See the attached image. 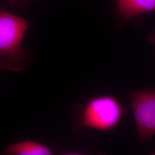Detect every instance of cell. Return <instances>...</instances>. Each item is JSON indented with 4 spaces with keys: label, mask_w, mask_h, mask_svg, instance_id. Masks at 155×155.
I'll return each instance as SVG.
<instances>
[{
    "label": "cell",
    "mask_w": 155,
    "mask_h": 155,
    "mask_svg": "<svg viewBox=\"0 0 155 155\" xmlns=\"http://www.w3.org/2000/svg\"><path fill=\"white\" fill-rule=\"evenodd\" d=\"M8 155H51L54 152L48 146L39 141L26 140L11 144L6 147Z\"/></svg>",
    "instance_id": "5"
},
{
    "label": "cell",
    "mask_w": 155,
    "mask_h": 155,
    "mask_svg": "<svg viewBox=\"0 0 155 155\" xmlns=\"http://www.w3.org/2000/svg\"><path fill=\"white\" fill-rule=\"evenodd\" d=\"M125 111L124 107L116 97L110 94L95 95L74 107L72 129L78 133L87 129L111 132L119 126Z\"/></svg>",
    "instance_id": "1"
},
{
    "label": "cell",
    "mask_w": 155,
    "mask_h": 155,
    "mask_svg": "<svg viewBox=\"0 0 155 155\" xmlns=\"http://www.w3.org/2000/svg\"><path fill=\"white\" fill-rule=\"evenodd\" d=\"M28 22L24 18L0 9V68L21 72L32 61L31 51L24 45Z\"/></svg>",
    "instance_id": "2"
},
{
    "label": "cell",
    "mask_w": 155,
    "mask_h": 155,
    "mask_svg": "<svg viewBox=\"0 0 155 155\" xmlns=\"http://www.w3.org/2000/svg\"><path fill=\"white\" fill-rule=\"evenodd\" d=\"M28 0H9V2L13 5L24 8L28 3Z\"/></svg>",
    "instance_id": "6"
},
{
    "label": "cell",
    "mask_w": 155,
    "mask_h": 155,
    "mask_svg": "<svg viewBox=\"0 0 155 155\" xmlns=\"http://www.w3.org/2000/svg\"><path fill=\"white\" fill-rule=\"evenodd\" d=\"M129 100L138 140L142 144L151 140L155 134V89L130 90Z\"/></svg>",
    "instance_id": "3"
},
{
    "label": "cell",
    "mask_w": 155,
    "mask_h": 155,
    "mask_svg": "<svg viewBox=\"0 0 155 155\" xmlns=\"http://www.w3.org/2000/svg\"><path fill=\"white\" fill-rule=\"evenodd\" d=\"M116 5L119 17L127 21L154 11L155 0H116Z\"/></svg>",
    "instance_id": "4"
}]
</instances>
